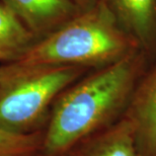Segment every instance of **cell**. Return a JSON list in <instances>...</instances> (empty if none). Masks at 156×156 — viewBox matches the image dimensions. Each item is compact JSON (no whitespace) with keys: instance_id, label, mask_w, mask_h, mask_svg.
<instances>
[{"instance_id":"8fae6325","label":"cell","mask_w":156,"mask_h":156,"mask_svg":"<svg viewBox=\"0 0 156 156\" xmlns=\"http://www.w3.org/2000/svg\"><path fill=\"white\" fill-rule=\"evenodd\" d=\"M27 156H68L67 154L65 155H55V154H49V153H45L43 152L42 150H40L36 153H33V154H30V155H27Z\"/></svg>"},{"instance_id":"5b68a950","label":"cell","mask_w":156,"mask_h":156,"mask_svg":"<svg viewBox=\"0 0 156 156\" xmlns=\"http://www.w3.org/2000/svg\"><path fill=\"white\" fill-rule=\"evenodd\" d=\"M37 39L54 33L81 11L71 0H0Z\"/></svg>"},{"instance_id":"3957f363","label":"cell","mask_w":156,"mask_h":156,"mask_svg":"<svg viewBox=\"0 0 156 156\" xmlns=\"http://www.w3.org/2000/svg\"><path fill=\"white\" fill-rule=\"evenodd\" d=\"M82 67L43 68L0 82V129L30 134L45 129L55 99L89 72Z\"/></svg>"},{"instance_id":"30bf717a","label":"cell","mask_w":156,"mask_h":156,"mask_svg":"<svg viewBox=\"0 0 156 156\" xmlns=\"http://www.w3.org/2000/svg\"><path fill=\"white\" fill-rule=\"evenodd\" d=\"M71 1H72L81 11H85L93 7V6L98 2V0H71Z\"/></svg>"},{"instance_id":"9c48e42d","label":"cell","mask_w":156,"mask_h":156,"mask_svg":"<svg viewBox=\"0 0 156 156\" xmlns=\"http://www.w3.org/2000/svg\"><path fill=\"white\" fill-rule=\"evenodd\" d=\"M45 129L16 134L0 129V156H27L42 149Z\"/></svg>"},{"instance_id":"52a82bcc","label":"cell","mask_w":156,"mask_h":156,"mask_svg":"<svg viewBox=\"0 0 156 156\" xmlns=\"http://www.w3.org/2000/svg\"><path fill=\"white\" fill-rule=\"evenodd\" d=\"M68 156H139L133 128L125 116L74 147Z\"/></svg>"},{"instance_id":"ba28073f","label":"cell","mask_w":156,"mask_h":156,"mask_svg":"<svg viewBox=\"0 0 156 156\" xmlns=\"http://www.w3.org/2000/svg\"><path fill=\"white\" fill-rule=\"evenodd\" d=\"M37 42L35 35L0 1V62L17 61Z\"/></svg>"},{"instance_id":"6da1fadb","label":"cell","mask_w":156,"mask_h":156,"mask_svg":"<svg viewBox=\"0 0 156 156\" xmlns=\"http://www.w3.org/2000/svg\"><path fill=\"white\" fill-rule=\"evenodd\" d=\"M151 61L142 50L90 70L55 99L44 132L42 150L68 154L78 144L118 122Z\"/></svg>"},{"instance_id":"7a4b0ae2","label":"cell","mask_w":156,"mask_h":156,"mask_svg":"<svg viewBox=\"0 0 156 156\" xmlns=\"http://www.w3.org/2000/svg\"><path fill=\"white\" fill-rule=\"evenodd\" d=\"M102 0L39 40L17 61L0 66V82L43 68L74 66L92 70L139 50ZM141 50V49H140Z\"/></svg>"},{"instance_id":"277c9868","label":"cell","mask_w":156,"mask_h":156,"mask_svg":"<svg viewBox=\"0 0 156 156\" xmlns=\"http://www.w3.org/2000/svg\"><path fill=\"white\" fill-rule=\"evenodd\" d=\"M125 116L139 156H156V58L140 79Z\"/></svg>"},{"instance_id":"8992f818","label":"cell","mask_w":156,"mask_h":156,"mask_svg":"<svg viewBox=\"0 0 156 156\" xmlns=\"http://www.w3.org/2000/svg\"><path fill=\"white\" fill-rule=\"evenodd\" d=\"M102 1L152 63L156 58V0Z\"/></svg>"}]
</instances>
